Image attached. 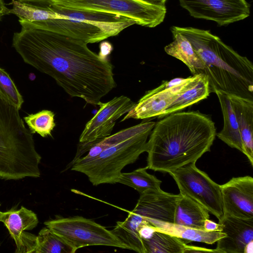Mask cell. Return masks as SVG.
Wrapping results in <instances>:
<instances>
[{"label":"cell","mask_w":253,"mask_h":253,"mask_svg":"<svg viewBox=\"0 0 253 253\" xmlns=\"http://www.w3.org/2000/svg\"><path fill=\"white\" fill-rule=\"evenodd\" d=\"M12 46L24 62L52 78L70 96L96 106L116 86L113 66L79 39L19 21Z\"/></svg>","instance_id":"cell-1"},{"label":"cell","mask_w":253,"mask_h":253,"mask_svg":"<svg viewBox=\"0 0 253 253\" xmlns=\"http://www.w3.org/2000/svg\"><path fill=\"white\" fill-rule=\"evenodd\" d=\"M155 123L147 143V168L169 173L210 151L214 123L198 111L171 113Z\"/></svg>","instance_id":"cell-2"},{"label":"cell","mask_w":253,"mask_h":253,"mask_svg":"<svg viewBox=\"0 0 253 253\" xmlns=\"http://www.w3.org/2000/svg\"><path fill=\"white\" fill-rule=\"evenodd\" d=\"M184 36L203 62L201 72L209 81L210 92L219 91L253 101V65L209 31L173 26Z\"/></svg>","instance_id":"cell-3"},{"label":"cell","mask_w":253,"mask_h":253,"mask_svg":"<svg viewBox=\"0 0 253 253\" xmlns=\"http://www.w3.org/2000/svg\"><path fill=\"white\" fill-rule=\"evenodd\" d=\"M19 110L0 99V178L4 180L41 175V156Z\"/></svg>","instance_id":"cell-4"},{"label":"cell","mask_w":253,"mask_h":253,"mask_svg":"<svg viewBox=\"0 0 253 253\" xmlns=\"http://www.w3.org/2000/svg\"><path fill=\"white\" fill-rule=\"evenodd\" d=\"M155 123L143 122L109 135V145L98 156L86 163L74 164L71 170L85 174L94 186L117 183L123 168L146 151Z\"/></svg>","instance_id":"cell-5"},{"label":"cell","mask_w":253,"mask_h":253,"mask_svg":"<svg viewBox=\"0 0 253 253\" xmlns=\"http://www.w3.org/2000/svg\"><path fill=\"white\" fill-rule=\"evenodd\" d=\"M53 4L82 11L119 14L136 24L154 28L163 22L166 6L151 5L140 0H49Z\"/></svg>","instance_id":"cell-6"},{"label":"cell","mask_w":253,"mask_h":253,"mask_svg":"<svg viewBox=\"0 0 253 253\" xmlns=\"http://www.w3.org/2000/svg\"><path fill=\"white\" fill-rule=\"evenodd\" d=\"M44 224L77 250L92 246H111L128 250L111 230L83 216L58 217L46 221Z\"/></svg>","instance_id":"cell-7"},{"label":"cell","mask_w":253,"mask_h":253,"mask_svg":"<svg viewBox=\"0 0 253 253\" xmlns=\"http://www.w3.org/2000/svg\"><path fill=\"white\" fill-rule=\"evenodd\" d=\"M175 180L180 194L199 203L220 220L224 216L220 185L195 163H190L169 173Z\"/></svg>","instance_id":"cell-8"},{"label":"cell","mask_w":253,"mask_h":253,"mask_svg":"<svg viewBox=\"0 0 253 253\" xmlns=\"http://www.w3.org/2000/svg\"><path fill=\"white\" fill-rule=\"evenodd\" d=\"M58 14L63 19H50L35 24L24 22L37 28L80 40L87 44L98 42L117 36L132 26L128 23H106L78 20Z\"/></svg>","instance_id":"cell-9"},{"label":"cell","mask_w":253,"mask_h":253,"mask_svg":"<svg viewBox=\"0 0 253 253\" xmlns=\"http://www.w3.org/2000/svg\"><path fill=\"white\" fill-rule=\"evenodd\" d=\"M189 79L190 77L163 81L157 87L147 91L121 122L130 118L145 119L159 117L177 98Z\"/></svg>","instance_id":"cell-10"},{"label":"cell","mask_w":253,"mask_h":253,"mask_svg":"<svg viewBox=\"0 0 253 253\" xmlns=\"http://www.w3.org/2000/svg\"><path fill=\"white\" fill-rule=\"evenodd\" d=\"M194 18L215 21L222 26L243 20L250 14L246 0H179Z\"/></svg>","instance_id":"cell-11"},{"label":"cell","mask_w":253,"mask_h":253,"mask_svg":"<svg viewBox=\"0 0 253 253\" xmlns=\"http://www.w3.org/2000/svg\"><path fill=\"white\" fill-rule=\"evenodd\" d=\"M135 103L124 95L115 97L106 103H98L99 109L86 124L79 142L95 141L111 135L118 120L127 114Z\"/></svg>","instance_id":"cell-12"},{"label":"cell","mask_w":253,"mask_h":253,"mask_svg":"<svg viewBox=\"0 0 253 253\" xmlns=\"http://www.w3.org/2000/svg\"><path fill=\"white\" fill-rule=\"evenodd\" d=\"M224 216L253 219V178L233 177L220 185Z\"/></svg>","instance_id":"cell-13"},{"label":"cell","mask_w":253,"mask_h":253,"mask_svg":"<svg viewBox=\"0 0 253 253\" xmlns=\"http://www.w3.org/2000/svg\"><path fill=\"white\" fill-rule=\"evenodd\" d=\"M1 222L15 243L16 253H35L37 236L25 231L37 226L39 220L35 212L23 206L19 210L12 208L4 212Z\"/></svg>","instance_id":"cell-14"},{"label":"cell","mask_w":253,"mask_h":253,"mask_svg":"<svg viewBox=\"0 0 253 253\" xmlns=\"http://www.w3.org/2000/svg\"><path fill=\"white\" fill-rule=\"evenodd\" d=\"M132 212L149 223L153 221L173 223L176 205L182 195L166 192L161 189L140 194Z\"/></svg>","instance_id":"cell-15"},{"label":"cell","mask_w":253,"mask_h":253,"mask_svg":"<svg viewBox=\"0 0 253 253\" xmlns=\"http://www.w3.org/2000/svg\"><path fill=\"white\" fill-rule=\"evenodd\" d=\"M218 223L220 232L226 235L216 242V253H244L246 246L253 241V219L223 216Z\"/></svg>","instance_id":"cell-16"},{"label":"cell","mask_w":253,"mask_h":253,"mask_svg":"<svg viewBox=\"0 0 253 253\" xmlns=\"http://www.w3.org/2000/svg\"><path fill=\"white\" fill-rule=\"evenodd\" d=\"M228 96L238 123L244 154L253 166V101L235 95H228Z\"/></svg>","instance_id":"cell-17"},{"label":"cell","mask_w":253,"mask_h":253,"mask_svg":"<svg viewBox=\"0 0 253 253\" xmlns=\"http://www.w3.org/2000/svg\"><path fill=\"white\" fill-rule=\"evenodd\" d=\"M210 94L207 76L197 74L190 77L185 89L177 98L158 118H162L171 113L184 108L206 99Z\"/></svg>","instance_id":"cell-18"},{"label":"cell","mask_w":253,"mask_h":253,"mask_svg":"<svg viewBox=\"0 0 253 253\" xmlns=\"http://www.w3.org/2000/svg\"><path fill=\"white\" fill-rule=\"evenodd\" d=\"M215 93L219 99L223 116V128L216 135L228 146L244 154V148L238 123L228 95L219 91Z\"/></svg>","instance_id":"cell-19"},{"label":"cell","mask_w":253,"mask_h":253,"mask_svg":"<svg viewBox=\"0 0 253 253\" xmlns=\"http://www.w3.org/2000/svg\"><path fill=\"white\" fill-rule=\"evenodd\" d=\"M149 223L155 227V230L179 238L187 243L190 242H197L212 244L226 235L221 232L207 231L173 223L153 221L150 222Z\"/></svg>","instance_id":"cell-20"},{"label":"cell","mask_w":253,"mask_h":253,"mask_svg":"<svg viewBox=\"0 0 253 253\" xmlns=\"http://www.w3.org/2000/svg\"><path fill=\"white\" fill-rule=\"evenodd\" d=\"M146 220L140 215L129 211L126 219L118 221L112 232L128 248L139 253H146L139 229Z\"/></svg>","instance_id":"cell-21"},{"label":"cell","mask_w":253,"mask_h":253,"mask_svg":"<svg viewBox=\"0 0 253 253\" xmlns=\"http://www.w3.org/2000/svg\"><path fill=\"white\" fill-rule=\"evenodd\" d=\"M210 219L209 211L191 198L182 196L176 207L173 223L204 230L206 219Z\"/></svg>","instance_id":"cell-22"},{"label":"cell","mask_w":253,"mask_h":253,"mask_svg":"<svg viewBox=\"0 0 253 253\" xmlns=\"http://www.w3.org/2000/svg\"><path fill=\"white\" fill-rule=\"evenodd\" d=\"M173 41L165 47L166 52L183 62L194 75L201 73L205 65L190 42L179 33L171 30Z\"/></svg>","instance_id":"cell-23"},{"label":"cell","mask_w":253,"mask_h":253,"mask_svg":"<svg viewBox=\"0 0 253 253\" xmlns=\"http://www.w3.org/2000/svg\"><path fill=\"white\" fill-rule=\"evenodd\" d=\"M142 241L146 253H183L187 245L179 238L156 230Z\"/></svg>","instance_id":"cell-24"},{"label":"cell","mask_w":253,"mask_h":253,"mask_svg":"<svg viewBox=\"0 0 253 253\" xmlns=\"http://www.w3.org/2000/svg\"><path fill=\"white\" fill-rule=\"evenodd\" d=\"M147 167L137 169L130 172H121L117 183L133 188L140 194L161 189L162 181L148 173Z\"/></svg>","instance_id":"cell-25"},{"label":"cell","mask_w":253,"mask_h":253,"mask_svg":"<svg viewBox=\"0 0 253 253\" xmlns=\"http://www.w3.org/2000/svg\"><path fill=\"white\" fill-rule=\"evenodd\" d=\"M77 249L47 227L37 236L35 253H75Z\"/></svg>","instance_id":"cell-26"},{"label":"cell","mask_w":253,"mask_h":253,"mask_svg":"<svg viewBox=\"0 0 253 253\" xmlns=\"http://www.w3.org/2000/svg\"><path fill=\"white\" fill-rule=\"evenodd\" d=\"M24 120L32 134L37 133L42 137L52 136L51 132L55 126L53 112L43 110L24 117Z\"/></svg>","instance_id":"cell-27"},{"label":"cell","mask_w":253,"mask_h":253,"mask_svg":"<svg viewBox=\"0 0 253 253\" xmlns=\"http://www.w3.org/2000/svg\"><path fill=\"white\" fill-rule=\"evenodd\" d=\"M0 99L20 110L24 99L9 75L0 67Z\"/></svg>","instance_id":"cell-28"},{"label":"cell","mask_w":253,"mask_h":253,"mask_svg":"<svg viewBox=\"0 0 253 253\" xmlns=\"http://www.w3.org/2000/svg\"><path fill=\"white\" fill-rule=\"evenodd\" d=\"M216 253L215 249H209L202 247L189 246L186 245L183 253Z\"/></svg>","instance_id":"cell-29"},{"label":"cell","mask_w":253,"mask_h":253,"mask_svg":"<svg viewBox=\"0 0 253 253\" xmlns=\"http://www.w3.org/2000/svg\"><path fill=\"white\" fill-rule=\"evenodd\" d=\"M204 230L207 231H220V225L210 219H207L204 222Z\"/></svg>","instance_id":"cell-30"},{"label":"cell","mask_w":253,"mask_h":253,"mask_svg":"<svg viewBox=\"0 0 253 253\" xmlns=\"http://www.w3.org/2000/svg\"><path fill=\"white\" fill-rule=\"evenodd\" d=\"M9 10L7 8L3 0H0V21H1L3 16L6 14H9Z\"/></svg>","instance_id":"cell-31"},{"label":"cell","mask_w":253,"mask_h":253,"mask_svg":"<svg viewBox=\"0 0 253 253\" xmlns=\"http://www.w3.org/2000/svg\"><path fill=\"white\" fill-rule=\"evenodd\" d=\"M143 2H145L147 3L158 6L164 7L165 6V3L167 0H140Z\"/></svg>","instance_id":"cell-32"},{"label":"cell","mask_w":253,"mask_h":253,"mask_svg":"<svg viewBox=\"0 0 253 253\" xmlns=\"http://www.w3.org/2000/svg\"><path fill=\"white\" fill-rule=\"evenodd\" d=\"M253 241L249 243L245 248L244 253H253Z\"/></svg>","instance_id":"cell-33"},{"label":"cell","mask_w":253,"mask_h":253,"mask_svg":"<svg viewBox=\"0 0 253 253\" xmlns=\"http://www.w3.org/2000/svg\"><path fill=\"white\" fill-rule=\"evenodd\" d=\"M3 215H4V212H2L1 211H0V221H1V222L2 221Z\"/></svg>","instance_id":"cell-34"}]
</instances>
